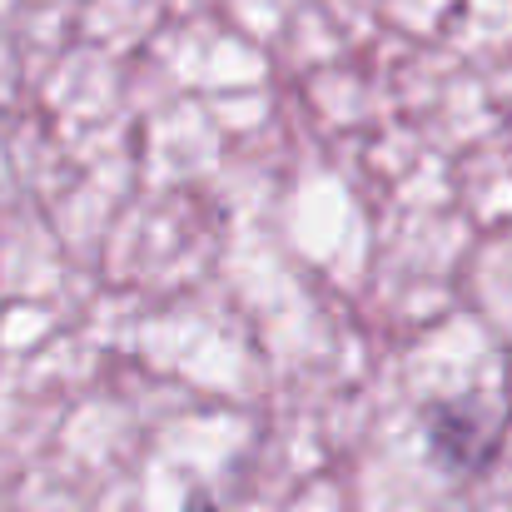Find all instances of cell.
Wrapping results in <instances>:
<instances>
[{
	"label": "cell",
	"instance_id": "1",
	"mask_svg": "<svg viewBox=\"0 0 512 512\" xmlns=\"http://www.w3.org/2000/svg\"><path fill=\"white\" fill-rule=\"evenodd\" d=\"M184 512H214V503H209V498H194V503H189Z\"/></svg>",
	"mask_w": 512,
	"mask_h": 512
}]
</instances>
